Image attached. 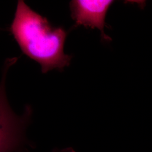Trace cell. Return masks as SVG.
Listing matches in <instances>:
<instances>
[{
	"label": "cell",
	"instance_id": "cell-1",
	"mask_svg": "<svg viewBox=\"0 0 152 152\" xmlns=\"http://www.w3.org/2000/svg\"><path fill=\"white\" fill-rule=\"evenodd\" d=\"M11 31L23 53L41 65L43 73L70 64L72 56L64 50L66 31L52 26L23 1L18 2Z\"/></svg>",
	"mask_w": 152,
	"mask_h": 152
},
{
	"label": "cell",
	"instance_id": "cell-2",
	"mask_svg": "<svg viewBox=\"0 0 152 152\" xmlns=\"http://www.w3.org/2000/svg\"><path fill=\"white\" fill-rule=\"evenodd\" d=\"M16 61L17 58L5 60L0 81V152H27L31 147L27 137L31 108L27 106L23 114H16L11 108L6 93L7 73Z\"/></svg>",
	"mask_w": 152,
	"mask_h": 152
},
{
	"label": "cell",
	"instance_id": "cell-3",
	"mask_svg": "<svg viewBox=\"0 0 152 152\" xmlns=\"http://www.w3.org/2000/svg\"><path fill=\"white\" fill-rule=\"evenodd\" d=\"M111 0H73L70 2L71 16L75 20V27L83 26L91 29L97 28L105 41L112 39L104 32L105 19Z\"/></svg>",
	"mask_w": 152,
	"mask_h": 152
},
{
	"label": "cell",
	"instance_id": "cell-4",
	"mask_svg": "<svg viewBox=\"0 0 152 152\" xmlns=\"http://www.w3.org/2000/svg\"><path fill=\"white\" fill-rule=\"evenodd\" d=\"M53 152H75L73 151V149L71 148H65L64 149H61V150H55Z\"/></svg>",
	"mask_w": 152,
	"mask_h": 152
}]
</instances>
